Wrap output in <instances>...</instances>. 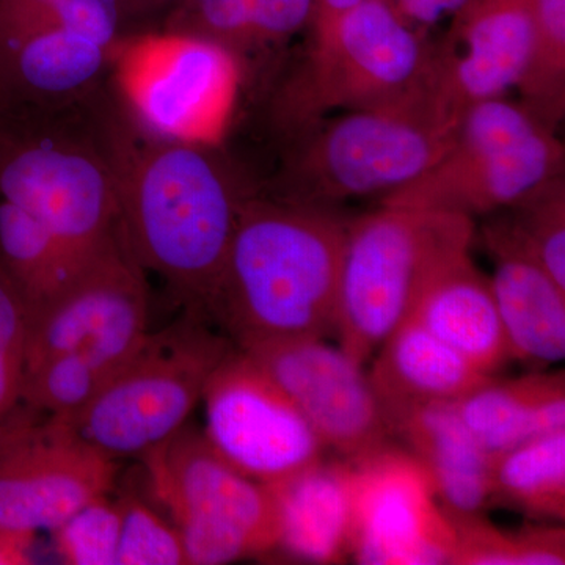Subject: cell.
<instances>
[{
  "instance_id": "obj_1",
  "label": "cell",
  "mask_w": 565,
  "mask_h": 565,
  "mask_svg": "<svg viewBox=\"0 0 565 565\" xmlns=\"http://www.w3.org/2000/svg\"><path fill=\"white\" fill-rule=\"evenodd\" d=\"M104 120L126 243L184 310L203 315L241 212L258 192L210 140L140 131L114 87L104 102Z\"/></svg>"
},
{
  "instance_id": "obj_2",
  "label": "cell",
  "mask_w": 565,
  "mask_h": 565,
  "mask_svg": "<svg viewBox=\"0 0 565 565\" xmlns=\"http://www.w3.org/2000/svg\"><path fill=\"white\" fill-rule=\"evenodd\" d=\"M348 218L256 193L241 212L203 315L239 351L333 333Z\"/></svg>"
},
{
  "instance_id": "obj_3",
  "label": "cell",
  "mask_w": 565,
  "mask_h": 565,
  "mask_svg": "<svg viewBox=\"0 0 565 565\" xmlns=\"http://www.w3.org/2000/svg\"><path fill=\"white\" fill-rule=\"evenodd\" d=\"M109 84L58 109H0V200L81 256L120 230L117 173L104 120Z\"/></svg>"
},
{
  "instance_id": "obj_4",
  "label": "cell",
  "mask_w": 565,
  "mask_h": 565,
  "mask_svg": "<svg viewBox=\"0 0 565 565\" xmlns=\"http://www.w3.org/2000/svg\"><path fill=\"white\" fill-rule=\"evenodd\" d=\"M435 44L390 0H364L327 31L270 104V120L289 140L333 110L379 109L435 98ZM437 99V98H435Z\"/></svg>"
},
{
  "instance_id": "obj_5",
  "label": "cell",
  "mask_w": 565,
  "mask_h": 565,
  "mask_svg": "<svg viewBox=\"0 0 565 565\" xmlns=\"http://www.w3.org/2000/svg\"><path fill=\"white\" fill-rule=\"evenodd\" d=\"M475 239L473 218L452 212L385 206L345 223L333 334L366 364L407 321L435 275Z\"/></svg>"
},
{
  "instance_id": "obj_6",
  "label": "cell",
  "mask_w": 565,
  "mask_h": 565,
  "mask_svg": "<svg viewBox=\"0 0 565 565\" xmlns=\"http://www.w3.org/2000/svg\"><path fill=\"white\" fill-rule=\"evenodd\" d=\"M459 121L435 98L321 120L291 139L270 196L318 206L384 199L444 158Z\"/></svg>"
},
{
  "instance_id": "obj_7",
  "label": "cell",
  "mask_w": 565,
  "mask_h": 565,
  "mask_svg": "<svg viewBox=\"0 0 565 565\" xmlns=\"http://www.w3.org/2000/svg\"><path fill=\"white\" fill-rule=\"evenodd\" d=\"M233 349L203 315L184 310L172 326L148 332L90 403L58 422L111 459H140L189 423Z\"/></svg>"
},
{
  "instance_id": "obj_8",
  "label": "cell",
  "mask_w": 565,
  "mask_h": 565,
  "mask_svg": "<svg viewBox=\"0 0 565 565\" xmlns=\"http://www.w3.org/2000/svg\"><path fill=\"white\" fill-rule=\"evenodd\" d=\"M564 162L556 131L522 103L500 96L468 107L444 158L382 204L470 218L493 215L563 177Z\"/></svg>"
},
{
  "instance_id": "obj_9",
  "label": "cell",
  "mask_w": 565,
  "mask_h": 565,
  "mask_svg": "<svg viewBox=\"0 0 565 565\" xmlns=\"http://www.w3.org/2000/svg\"><path fill=\"white\" fill-rule=\"evenodd\" d=\"M152 497L178 527L189 565H222L277 552L274 498L215 451L199 427H184L140 457Z\"/></svg>"
},
{
  "instance_id": "obj_10",
  "label": "cell",
  "mask_w": 565,
  "mask_h": 565,
  "mask_svg": "<svg viewBox=\"0 0 565 565\" xmlns=\"http://www.w3.org/2000/svg\"><path fill=\"white\" fill-rule=\"evenodd\" d=\"M148 316L145 269L120 228L61 291L29 313L25 370L70 352L118 370L150 332Z\"/></svg>"
},
{
  "instance_id": "obj_11",
  "label": "cell",
  "mask_w": 565,
  "mask_h": 565,
  "mask_svg": "<svg viewBox=\"0 0 565 565\" xmlns=\"http://www.w3.org/2000/svg\"><path fill=\"white\" fill-rule=\"evenodd\" d=\"M118 460L22 407L0 433V526L52 531L117 484Z\"/></svg>"
},
{
  "instance_id": "obj_12",
  "label": "cell",
  "mask_w": 565,
  "mask_h": 565,
  "mask_svg": "<svg viewBox=\"0 0 565 565\" xmlns=\"http://www.w3.org/2000/svg\"><path fill=\"white\" fill-rule=\"evenodd\" d=\"M202 401L215 451L264 486L326 459L329 449L302 412L239 349L218 364Z\"/></svg>"
},
{
  "instance_id": "obj_13",
  "label": "cell",
  "mask_w": 565,
  "mask_h": 565,
  "mask_svg": "<svg viewBox=\"0 0 565 565\" xmlns=\"http://www.w3.org/2000/svg\"><path fill=\"white\" fill-rule=\"evenodd\" d=\"M349 463V557L363 565H451L455 527L411 452L388 444Z\"/></svg>"
},
{
  "instance_id": "obj_14",
  "label": "cell",
  "mask_w": 565,
  "mask_h": 565,
  "mask_svg": "<svg viewBox=\"0 0 565 565\" xmlns=\"http://www.w3.org/2000/svg\"><path fill=\"white\" fill-rule=\"evenodd\" d=\"M233 71V58L214 44L152 32L118 57L111 85L140 131L163 139H206Z\"/></svg>"
},
{
  "instance_id": "obj_15",
  "label": "cell",
  "mask_w": 565,
  "mask_h": 565,
  "mask_svg": "<svg viewBox=\"0 0 565 565\" xmlns=\"http://www.w3.org/2000/svg\"><path fill=\"white\" fill-rule=\"evenodd\" d=\"M302 412L327 449L353 462L390 444L392 430L370 374L340 345L292 338L243 351Z\"/></svg>"
},
{
  "instance_id": "obj_16",
  "label": "cell",
  "mask_w": 565,
  "mask_h": 565,
  "mask_svg": "<svg viewBox=\"0 0 565 565\" xmlns=\"http://www.w3.org/2000/svg\"><path fill=\"white\" fill-rule=\"evenodd\" d=\"M534 32V0H471L435 44L434 92L448 114L500 98L525 73Z\"/></svg>"
},
{
  "instance_id": "obj_17",
  "label": "cell",
  "mask_w": 565,
  "mask_h": 565,
  "mask_svg": "<svg viewBox=\"0 0 565 565\" xmlns=\"http://www.w3.org/2000/svg\"><path fill=\"white\" fill-rule=\"evenodd\" d=\"M493 259L490 286L511 359L534 371L565 356V289L526 250L503 215L482 228Z\"/></svg>"
},
{
  "instance_id": "obj_18",
  "label": "cell",
  "mask_w": 565,
  "mask_h": 565,
  "mask_svg": "<svg viewBox=\"0 0 565 565\" xmlns=\"http://www.w3.org/2000/svg\"><path fill=\"white\" fill-rule=\"evenodd\" d=\"M120 55L71 29H51L0 46V109H58L106 87Z\"/></svg>"
},
{
  "instance_id": "obj_19",
  "label": "cell",
  "mask_w": 565,
  "mask_h": 565,
  "mask_svg": "<svg viewBox=\"0 0 565 565\" xmlns=\"http://www.w3.org/2000/svg\"><path fill=\"white\" fill-rule=\"evenodd\" d=\"M388 426L426 471L445 512L484 514L490 508L492 457L465 426L455 404L405 408L390 416Z\"/></svg>"
},
{
  "instance_id": "obj_20",
  "label": "cell",
  "mask_w": 565,
  "mask_h": 565,
  "mask_svg": "<svg viewBox=\"0 0 565 565\" xmlns=\"http://www.w3.org/2000/svg\"><path fill=\"white\" fill-rule=\"evenodd\" d=\"M408 319L490 377L512 360L490 278L470 253L435 275Z\"/></svg>"
},
{
  "instance_id": "obj_21",
  "label": "cell",
  "mask_w": 565,
  "mask_h": 565,
  "mask_svg": "<svg viewBox=\"0 0 565 565\" xmlns=\"http://www.w3.org/2000/svg\"><path fill=\"white\" fill-rule=\"evenodd\" d=\"M278 520V546L308 564L348 561L351 539V463L327 460L266 486Z\"/></svg>"
},
{
  "instance_id": "obj_22",
  "label": "cell",
  "mask_w": 565,
  "mask_h": 565,
  "mask_svg": "<svg viewBox=\"0 0 565 565\" xmlns=\"http://www.w3.org/2000/svg\"><path fill=\"white\" fill-rule=\"evenodd\" d=\"M375 353L367 374L386 422L416 405L456 403L492 379L412 319L397 327Z\"/></svg>"
},
{
  "instance_id": "obj_23",
  "label": "cell",
  "mask_w": 565,
  "mask_h": 565,
  "mask_svg": "<svg viewBox=\"0 0 565 565\" xmlns=\"http://www.w3.org/2000/svg\"><path fill=\"white\" fill-rule=\"evenodd\" d=\"M452 404L493 459L534 438L565 430V374L541 370L508 381L492 377Z\"/></svg>"
},
{
  "instance_id": "obj_24",
  "label": "cell",
  "mask_w": 565,
  "mask_h": 565,
  "mask_svg": "<svg viewBox=\"0 0 565 565\" xmlns=\"http://www.w3.org/2000/svg\"><path fill=\"white\" fill-rule=\"evenodd\" d=\"M313 17L315 0H184L161 32L206 41L236 63L311 28Z\"/></svg>"
},
{
  "instance_id": "obj_25",
  "label": "cell",
  "mask_w": 565,
  "mask_h": 565,
  "mask_svg": "<svg viewBox=\"0 0 565 565\" xmlns=\"http://www.w3.org/2000/svg\"><path fill=\"white\" fill-rule=\"evenodd\" d=\"M92 256L77 255L31 214L0 200V267L28 313L61 291Z\"/></svg>"
},
{
  "instance_id": "obj_26",
  "label": "cell",
  "mask_w": 565,
  "mask_h": 565,
  "mask_svg": "<svg viewBox=\"0 0 565 565\" xmlns=\"http://www.w3.org/2000/svg\"><path fill=\"white\" fill-rule=\"evenodd\" d=\"M492 505L511 509L537 522H564L565 430L534 438L493 457Z\"/></svg>"
},
{
  "instance_id": "obj_27",
  "label": "cell",
  "mask_w": 565,
  "mask_h": 565,
  "mask_svg": "<svg viewBox=\"0 0 565 565\" xmlns=\"http://www.w3.org/2000/svg\"><path fill=\"white\" fill-rule=\"evenodd\" d=\"M129 0H0V46L51 31L71 29L121 52L140 35L129 28Z\"/></svg>"
},
{
  "instance_id": "obj_28",
  "label": "cell",
  "mask_w": 565,
  "mask_h": 565,
  "mask_svg": "<svg viewBox=\"0 0 565 565\" xmlns=\"http://www.w3.org/2000/svg\"><path fill=\"white\" fill-rule=\"evenodd\" d=\"M448 516L456 534L451 565L565 564V531L559 523L539 522L505 530L493 525L484 514Z\"/></svg>"
},
{
  "instance_id": "obj_29",
  "label": "cell",
  "mask_w": 565,
  "mask_h": 565,
  "mask_svg": "<svg viewBox=\"0 0 565 565\" xmlns=\"http://www.w3.org/2000/svg\"><path fill=\"white\" fill-rule=\"evenodd\" d=\"M516 90L523 106L556 131L565 115V0H534L533 41Z\"/></svg>"
},
{
  "instance_id": "obj_30",
  "label": "cell",
  "mask_w": 565,
  "mask_h": 565,
  "mask_svg": "<svg viewBox=\"0 0 565 565\" xmlns=\"http://www.w3.org/2000/svg\"><path fill=\"white\" fill-rule=\"evenodd\" d=\"M111 374L85 353H61L25 370L21 403L35 414L66 419L90 403Z\"/></svg>"
},
{
  "instance_id": "obj_31",
  "label": "cell",
  "mask_w": 565,
  "mask_h": 565,
  "mask_svg": "<svg viewBox=\"0 0 565 565\" xmlns=\"http://www.w3.org/2000/svg\"><path fill=\"white\" fill-rule=\"evenodd\" d=\"M501 212L526 250L565 289L564 174Z\"/></svg>"
},
{
  "instance_id": "obj_32",
  "label": "cell",
  "mask_w": 565,
  "mask_h": 565,
  "mask_svg": "<svg viewBox=\"0 0 565 565\" xmlns=\"http://www.w3.org/2000/svg\"><path fill=\"white\" fill-rule=\"evenodd\" d=\"M114 493V492H111ZM102 494L52 530L57 555L70 565H117L120 498Z\"/></svg>"
},
{
  "instance_id": "obj_33",
  "label": "cell",
  "mask_w": 565,
  "mask_h": 565,
  "mask_svg": "<svg viewBox=\"0 0 565 565\" xmlns=\"http://www.w3.org/2000/svg\"><path fill=\"white\" fill-rule=\"evenodd\" d=\"M117 565H189L178 527L134 494H121Z\"/></svg>"
},
{
  "instance_id": "obj_34",
  "label": "cell",
  "mask_w": 565,
  "mask_h": 565,
  "mask_svg": "<svg viewBox=\"0 0 565 565\" xmlns=\"http://www.w3.org/2000/svg\"><path fill=\"white\" fill-rule=\"evenodd\" d=\"M28 323V307L0 267V433L22 407Z\"/></svg>"
},
{
  "instance_id": "obj_35",
  "label": "cell",
  "mask_w": 565,
  "mask_h": 565,
  "mask_svg": "<svg viewBox=\"0 0 565 565\" xmlns=\"http://www.w3.org/2000/svg\"><path fill=\"white\" fill-rule=\"evenodd\" d=\"M408 25L426 31L441 21L452 20L471 0H390Z\"/></svg>"
},
{
  "instance_id": "obj_36",
  "label": "cell",
  "mask_w": 565,
  "mask_h": 565,
  "mask_svg": "<svg viewBox=\"0 0 565 565\" xmlns=\"http://www.w3.org/2000/svg\"><path fill=\"white\" fill-rule=\"evenodd\" d=\"M36 533L0 526V565L33 564Z\"/></svg>"
},
{
  "instance_id": "obj_37",
  "label": "cell",
  "mask_w": 565,
  "mask_h": 565,
  "mask_svg": "<svg viewBox=\"0 0 565 565\" xmlns=\"http://www.w3.org/2000/svg\"><path fill=\"white\" fill-rule=\"evenodd\" d=\"M362 2L364 0H315V17L311 22L313 35L327 31L334 21L343 17L345 11L352 10Z\"/></svg>"
},
{
  "instance_id": "obj_38",
  "label": "cell",
  "mask_w": 565,
  "mask_h": 565,
  "mask_svg": "<svg viewBox=\"0 0 565 565\" xmlns=\"http://www.w3.org/2000/svg\"><path fill=\"white\" fill-rule=\"evenodd\" d=\"M151 2H154L156 6H162V7H166V6H169V7H172V10L177 9L178 6H181L182 2H184V0H151ZM170 10V11H172Z\"/></svg>"
}]
</instances>
